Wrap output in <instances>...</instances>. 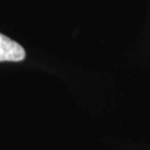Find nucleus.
I'll return each mask as SVG.
<instances>
[{"mask_svg":"<svg viewBox=\"0 0 150 150\" xmlns=\"http://www.w3.org/2000/svg\"><path fill=\"white\" fill-rule=\"evenodd\" d=\"M25 58V52L19 43L0 33V62H20Z\"/></svg>","mask_w":150,"mask_h":150,"instance_id":"nucleus-1","label":"nucleus"}]
</instances>
